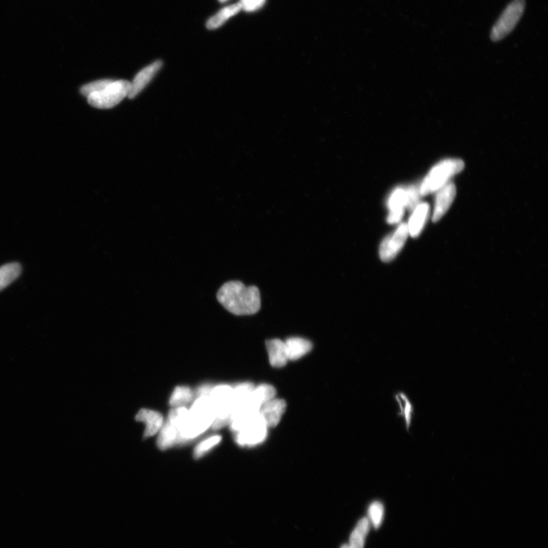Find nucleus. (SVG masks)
<instances>
[{
  "label": "nucleus",
  "instance_id": "obj_14",
  "mask_svg": "<svg viewBox=\"0 0 548 548\" xmlns=\"http://www.w3.org/2000/svg\"><path fill=\"white\" fill-rule=\"evenodd\" d=\"M136 420L144 422L146 424L144 436L145 439L157 434L163 424L162 414L148 409L140 410L137 414Z\"/></svg>",
  "mask_w": 548,
  "mask_h": 548
},
{
  "label": "nucleus",
  "instance_id": "obj_28",
  "mask_svg": "<svg viewBox=\"0 0 548 548\" xmlns=\"http://www.w3.org/2000/svg\"><path fill=\"white\" fill-rule=\"evenodd\" d=\"M340 548H350V547H349V545H343V546H342V547H340Z\"/></svg>",
  "mask_w": 548,
  "mask_h": 548
},
{
  "label": "nucleus",
  "instance_id": "obj_22",
  "mask_svg": "<svg viewBox=\"0 0 548 548\" xmlns=\"http://www.w3.org/2000/svg\"><path fill=\"white\" fill-rule=\"evenodd\" d=\"M368 513L370 523L373 524L375 529L380 528L384 517V507L382 503L379 501L373 502L372 505L369 506Z\"/></svg>",
  "mask_w": 548,
  "mask_h": 548
},
{
  "label": "nucleus",
  "instance_id": "obj_20",
  "mask_svg": "<svg viewBox=\"0 0 548 548\" xmlns=\"http://www.w3.org/2000/svg\"><path fill=\"white\" fill-rule=\"evenodd\" d=\"M193 398V393L190 388L187 386L177 387L170 399V405L173 407H181L183 404L190 402Z\"/></svg>",
  "mask_w": 548,
  "mask_h": 548
},
{
  "label": "nucleus",
  "instance_id": "obj_29",
  "mask_svg": "<svg viewBox=\"0 0 548 548\" xmlns=\"http://www.w3.org/2000/svg\"><path fill=\"white\" fill-rule=\"evenodd\" d=\"M219 1L220 3H226V2H227V1H228V0H219Z\"/></svg>",
  "mask_w": 548,
  "mask_h": 548
},
{
  "label": "nucleus",
  "instance_id": "obj_4",
  "mask_svg": "<svg viewBox=\"0 0 548 548\" xmlns=\"http://www.w3.org/2000/svg\"><path fill=\"white\" fill-rule=\"evenodd\" d=\"M130 83L127 80H113L103 90L88 95V102L94 108L99 109L112 108L128 97L130 90Z\"/></svg>",
  "mask_w": 548,
  "mask_h": 548
},
{
  "label": "nucleus",
  "instance_id": "obj_8",
  "mask_svg": "<svg viewBox=\"0 0 548 548\" xmlns=\"http://www.w3.org/2000/svg\"><path fill=\"white\" fill-rule=\"evenodd\" d=\"M409 234L407 225L402 224L398 227L394 233L386 236L382 242L380 247L381 260L384 262H389L393 260L404 247Z\"/></svg>",
  "mask_w": 548,
  "mask_h": 548
},
{
  "label": "nucleus",
  "instance_id": "obj_26",
  "mask_svg": "<svg viewBox=\"0 0 548 548\" xmlns=\"http://www.w3.org/2000/svg\"><path fill=\"white\" fill-rule=\"evenodd\" d=\"M366 537L358 530L354 529L350 537V544L348 545L350 548H364Z\"/></svg>",
  "mask_w": 548,
  "mask_h": 548
},
{
  "label": "nucleus",
  "instance_id": "obj_21",
  "mask_svg": "<svg viewBox=\"0 0 548 548\" xmlns=\"http://www.w3.org/2000/svg\"><path fill=\"white\" fill-rule=\"evenodd\" d=\"M396 398L400 407H401L402 416H403L404 418L407 429H409L413 413L412 404L411 403L409 398H407L404 393H400L397 395Z\"/></svg>",
  "mask_w": 548,
  "mask_h": 548
},
{
  "label": "nucleus",
  "instance_id": "obj_1",
  "mask_svg": "<svg viewBox=\"0 0 548 548\" xmlns=\"http://www.w3.org/2000/svg\"><path fill=\"white\" fill-rule=\"evenodd\" d=\"M217 300L235 315L256 314L262 306L259 288L255 286H246L240 281H229L223 285L218 291Z\"/></svg>",
  "mask_w": 548,
  "mask_h": 548
},
{
  "label": "nucleus",
  "instance_id": "obj_2",
  "mask_svg": "<svg viewBox=\"0 0 548 548\" xmlns=\"http://www.w3.org/2000/svg\"><path fill=\"white\" fill-rule=\"evenodd\" d=\"M215 419L216 412L209 395L199 396L181 429L179 442L196 438L213 425Z\"/></svg>",
  "mask_w": 548,
  "mask_h": 548
},
{
  "label": "nucleus",
  "instance_id": "obj_11",
  "mask_svg": "<svg viewBox=\"0 0 548 548\" xmlns=\"http://www.w3.org/2000/svg\"><path fill=\"white\" fill-rule=\"evenodd\" d=\"M456 195V188L453 183H448L437 191L433 219L437 222L447 213Z\"/></svg>",
  "mask_w": 548,
  "mask_h": 548
},
{
  "label": "nucleus",
  "instance_id": "obj_16",
  "mask_svg": "<svg viewBox=\"0 0 548 548\" xmlns=\"http://www.w3.org/2000/svg\"><path fill=\"white\" fill-rule=\"evenodd\" d=\"M429 213V206L426 203L419 204L413 209L409 224L407 225L409 234L415 238L423 229Z\"/></svg>",
  "mask_w": 548,
  "mask_h": 548
},
{
  "label": "nucleus",
  "instance_id": "obj_10",
  "mask_svg": "<svg viewBox=\"0 0 548 548\" xmlns=\"http://www.w3.org/2000/svg\"><path fill=\"white\" fill-rule=\"evenodd\" d=\"M286 409L284 400L273 398L265 402L259 410L266 427L269 428L277 427L284 415Z\"/></svg>",
  "mask_w": 548,
  "mask_h": 548
},
{
  "label": "nucleus",
  "instance_id": "obj_19",
  "mask_svg": "<svg viewBox=\"0 0 548 548\" xmlns=\"http://www.w3.org/2000/svg\"><path fill=\"white\" fill-rule=\"evenodd\" d=\"M21 273L20 264L14 262L0 266V291L10 286Z\"/></svg>",
  "mask_w": 548,
  "mask_h": 548
},
{
  "label": "nucleus",
  "instance_id": "obj_12",
  "mask_svg": "<svg viewBox=\"0 0 548 548\" xmlns=\"http://www.w3.org/2000/svg\"><path fill=\"white\" fill-rule=\"evenodd\" d=\"M162 65L161 61H157L139 72L135 79L130 83V90L128 97L131 99H135L140 92H142L144 88L150 83L155 74L162 68Z\"/></svg>",
  "mask_w": 548,
  "mask_h": 548
},
{
  "label": "nucleus",
  "instance_id": "obj_23",
  "mask_svg": "<svg viewBox=\"0 0 548 548\" xmlns=\"http://www.w3.org/2000/svg\"><path fill=\"white\" fill-rule=\"evenodd\" d=\"M221 440L222 437L220 436H214L199 443L195 450V458L196 459L202 458L207 451L216 447Z\"/></svg>",
  "mask_w": 548,
  "mask_h": 548
},
{
  "label": "nucleus",
  "instance_id": "obj_9",
  "mask_svg": "<svg viewBox=\"0 0 548 548\" xmlns=\"http://www.w3.org/2000/svg\"><path fill=\"white\" fill-rule=\"evenodd\" d=\"M409 197L407 188H397L389 197L388 207L389 214L387 222L389 224H397L402 220L404 209L409 208Z\"/></svg>",
  "mask_w": 548,
  "mask_h": 548
},
{
  "label": "nucleus",
  "instance_id": "obj_13",
  "mask_svg": "<svg viewBox=\"0 0 548 548\" xmlns=\"http://www.w3.org/2000/svg\"><path fill=\"white\" fill-rule=\"evenodd\" d=\"M270 364L273 367L281 368L288 362L285 342L280 339H272L266 342Z\"/></svg>",
  "mask_w": 548,
  "mask_h": 548
},
{
  "label": "nucleus",
  "instance_id": "obj_24",
  "mask_svg": "<svg viewBox=\"0 0 548 548\" xmlns=\"http://www.w3.org/2000/svg\"><path fill=\"white\" fill-rule=\"evenodd\" d=\"M112 79H101L93 81V83L86 84L81 87L80 92L86 96V97H88V96L92 93L103 90L104 88L112 83Z\"/></svg>",
  "mask_w": 548,
  "mask_h": 548
},
{
  "label": "nucleus",
  "instance_id": "obj_18",
  "mask_svg": "<svg viewBox=\"0 0 548 548\" xmlns=\"http://www.w3.org/2000/svg\"><path fill=\"white\" fill-rule=\"evenodd\" d=\"M179 429L171 422L167 420L164 427H162L158 439V447L161 450H166L179 442Z\"/></svg>",
  "mask_w": 548,
  "mask_h": 548
},
{
  "label": "nucleus",
  "instance_id": "obj_15",
  "mask_svg": "<svg viewBox=\"0 0 548 548\" xmlns=\"http://www.w3.org/2000/svg\"><path fill=\"white\" fill-rule=\"evenodd\" d=\"M284 342L288 360H297L313 350V344L304 338L291 337Z\"/></svg>",
  "mask_w": 548,
  "mask_h": 548
},
{
  "label": "nucleus",
  "instance_id": "obj_5",
  "mask_svg": "<svg viewBox=\"0 0 548 548\" xmlns=\"http://www.w3.org/2000/svg\"><path fill=\"white\" fill-rule=\"evenodd\" d=\"M525 8V0H513L511 2L495 22L491 32V40L501 41L512 32L522 17Z\"/></svg>",
  "mask_w": 548,
  "mask_h": 548
},
{
  "label": "nucleus",
  "instance_id": "obj_27",
  "mask_svg": "<svg viewBox=\"0 0 548 548\" xmlns=\"http://www.w3.org/2000/svg\"><path fill=\"white\" fill-rule=\"evenodd\" d=\"M370 522L368 518H362L355 527V529L358 530L361 534L366 536L370 529Z\"/></svg>",
  "mask_w": 548,
  "mask_h": 548
},
{
  "label": "nucleus",
  "instance_id": "obj_17",
  "mask_svg": "<svg viewBox=\"0 0 548 548\" xmlns=\"http://www.w3.org/2000/svg\"><path fill=\"white\" fill-rule=\"evenodd\" d=\"M239 3L224 7L206 22V28L214 30L223 26L226 22L242 11Z\"/></svg>",
  "mask_w": 548,
  "mask_h": 548
},
{
  "label": "nucleus",
  "instance_id": "obj_25",
  "mask_svg": "<svg viewBox=\"0 0 548 548\" xmlns=\"http://www.w3.org/2000/svg\"><path fill=\"white\" fill-rule=\"evenodd\" d=\"M266 0H240L242 10L247 12H253L262 8Z\"/></svg>",
  "mask_w": 548,
  "mask_h": 548
},
{
  "label": "nucleus",
  "instance_id": "obj_6",
  "mask_svg": "<svg viewBox=\"0 0 548 548\" xmlns=\"http://www.w3.org/2000/svg\"><path fill=\"white\" fill-rule=\"evenodd\" d=\"M233 391V388L226 384L211 389L209 397L216 412V419L212 425L214 429H219L229 424Z\"/></svg>",
  "mask_w": 548,
  "mask_h": 548
},
{
  "label": "nucleus",
  "instance_id": "obj_7",
  "mask_svg": "<svg viewBox=\"0 0 548 548\" xmlns=\"http://www.w3.org/2000/svg\"><path fill=\"white\" fill-rule=\"evenodd\" d=\"M268 431V427L258 412L244 425L241 431L235 433V440L241 447L257 446L266 440Z\"/></svg>",
  "mask_w": 548,
  "mask_h": 548
},
{
  "label": "nucleus",
  "instance_id": "obj_3",
  "mask_svg": "<svg viewBox=\"0 0 548 548\" xmlns=\"http://www.w3.org/2000/svg\"><path fill=\"white\" fill-rule=\"evenodd\" d=\"M464 162L461 159H447L435 166L422 182L420 195L425 196L437 192L449 183L451 177L461 173L464 169Z\"/></svg>",
  "mask_w": 548,
  "mask_h": 548
}]
</instances>
